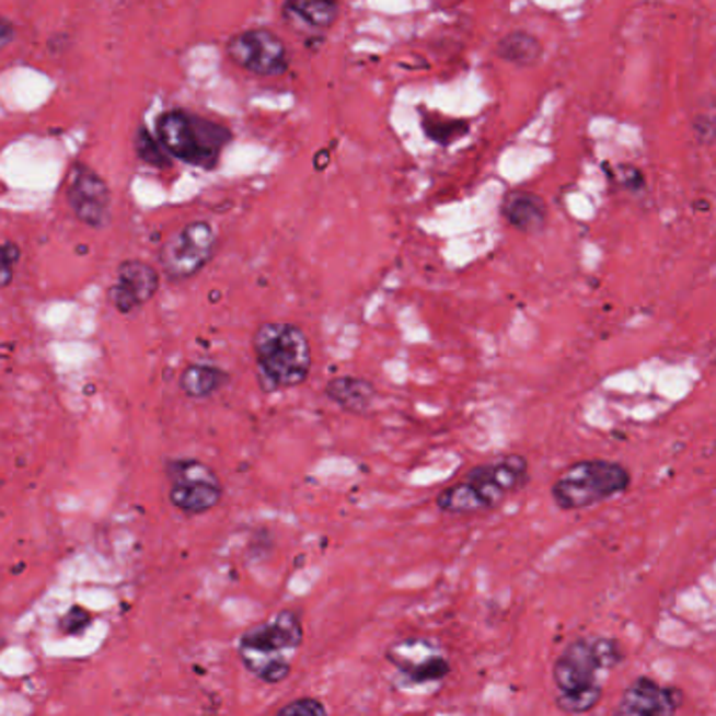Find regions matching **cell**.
Listing matches in <instances>:
<instances>
[{"mask_svg":"<svg viewBox=\"0 0 716 716\" xmlns=\"http://www.w3.org/2000/svg\"><path fill=\"white\" fill-rule=\"evenodd\" d=\"M624 660V647L612 637H578L563 647L553 665L557 706L565 715H587L603 695V677Z\"/></svg>","mask_w":716,"mask_h":716,"instance_id":"1","label":"cell"},{"mask_svg":"<svg viewBox=\"0 0 716 716\" xmlns=\"http://www.w3.org/2000/svg\"><path fill=\"white\" fill-rule=\"evenodd\" d=\"M530 482V462L521 454H505L473 466L461 482L437 494V509L446 515H477L503 505Z\"/></svg>","mask_w":716,"mask_h":716,"instance_id":"2","label":"cell"},{"mask_svg":"<svg viewBox=\"0 0 716 716\" xmlns=\"http://www.w3.org/2000/svg\"><path fill=\"white\" fill-rule=\"evenodd\" d=\"M305 640L301 615L281 610L244 631L235 645L242 666L267 685H278L292 672V662Z\"/></svg>","mask_w":716,"mask_h":716,"instance_id":"3","label":"cell"},{"mask_svg":"<svg viewBox=\"0 0 716 716\" xmlns=\"http://www.w3.org/2000/svg\"><path fill=\"white\" fill-rule=\"evenodd\" d=\"M256 381L265 393L305 383L311 370L308 334L290 322H265L253 336Z\"/></svg>","mask_w":716,"mask_h":716,"instance_id":"4","label":"cell"},{"mask_svg":"<svg viewBox=\"0 0 716 716\" xmlns=\"http://www.w3.org/2000/svg\"><path fill=\"white\" fill-rule=\"evenodd\" d=\"M155 135L173 160L212 171L233 139L230 128L187 109L162 112Z\"/></svg>","mask_w":716,"mask_h":716,"instance_id":"5","label":"cell"},{"mask_svg":"<svg viewBox=\"0 0 716 716\" xmlns=\"http://www.w3.org/2000/svg\"><path fill=\"white\" fill-rule=\"evenodd\" d=\"M633 484L631 471L615 461L589 459L569 464L551 487L559 511H585L624 494Z\"/></svg>","mask_w":716,"mask_h":716,"instance_id":"6","label":"cell"},{"mask_svg":"<svg viewBox=\"0 0 716 716\" xmlns=\"http://www.w3.org/2000/svg\"><path fill=\"white\" fill-rule=\"evenodd\" d=\"M169 500L185 515H205L219 507L223 498V484L212 466L198 459L166 461Z\"/></svg>","mask_w":716,"mask_h":716,"instance_id":"7","label":"cell"},{"mask_svg":"<svg viewBox=\"0 0 716 716\" xmlns=\"http://www.w3.org/2000/svg\"><path fill=\"white\" fill-rule=\"evenodd\" d=\"M217 251V233L208 221H192L173 233L160 249V265L169 280L198 276Z\"/></svg>","mask_w":716,"mask_h":716,"instance_id":"8","label":"cell"},{"mask_svg":"<svg viewBox=\"0 0 716 716\" xmlns=\"http://www.w3.org/2000/svg\"><path fill=\"white\" fill-rule=\"evenodd\" d=\"M228 55L235 66L255 77H281L290 68L286 43L267 27H251L233 34L228 41Z\"/></svg>","mask_w":716,"mask_h":716,"instance_id":"9","label":"cell"},{"mask_svg":"<svg viewBox=\"0 0 716 716\" xmlns=\"http://www.w3.org/2000/svg\"><path fill=\"white\" fill-rule=\"evenodd\" d=\"M66 203L78 221L93 230H103L112 221V192L89 164H72L66 177Z\"/></svg>","mask_w":716,"mask_h":716,"instance_id":"10","label":"cell"},{"mask_svg":"<svg viewBox=\"0 0 716 716\" xmlns=\"http://www.w3.org/2000/svg\"><path fill=\"white\" fill-rule=\"evenodd\" d=\"M384 658L409 685L439 683L452 670L448 656L441 651L436 640L423 637L393 643L386 649Z\"/></svg>","mask_w":716,"mask_h":716,"instance_id":"11","label":"cell"},{"mask_svg":"<svg viewBox=\"0 0 716 716\" xmlns=\"http://www.w3.org/2000/svg\"><path fill=\"white\" fill-rule=\"evenodd\" d=\"M160 288V274L150 263L139 258H127L118 265L116 278L107 290L112 308L120 313H132L143 308L155 297Z\"/></svg>","mask_w":716,"mask_h":716,"instance_id":"12","label":"cell"},{"mask_svg":"<svg viewBox=\"0 0 716 716\" xmlns=\"http://www.w3.org/2000/svg\"><path fill=\"white\" fill-rule=\"evenodd\" d=\"M681 706L683 691L679 688L639 677L622 693L614 716H677Z\"/></svg>","mask_w":716,"mask_h":716,"instance_id":"13","label":"cell"},{"mask_svg":"<svg viewBox=\"0 0 716 716\" xmlns=\"http://www.w3.org/2000/svg\"><path fill=\"white\" fill-rule=\"evenodd\" d=\"M503 217L515 230L534 235L546 226V205L528 189H512L503 200Z\"/></svg>","mask_w":716,"mask_h":716,"instance_id":"14","label":"cell"},{"mask_svg":"<svg viewBox=\"0 0 716 716\" xmlns=\"http://www.w3.org/2000/svg\"><path fill=\"white\" fill-rule=\"evenodd\" d=\"M340 7L326 0H292L281 7V15L297 30L324 32L336 24Z\"/></svg>","mask_w":716,"mask_h":716,"instance_id":"15","label":"cell"},{"mask_svg":"<svg viewBox=\"0 0 716 716\" xmlns=\"http://www.w3.org/2000/svg\"><path fill=\"white\" fill-rule=\"evenodd\" d=\"M326 397L338 408L363 414L377 400V386L359 377H334L326 384Z\"/></svg>","mask_w":716,"mask_h":716,"instance_id":"16","label":"cell"},{"mask_svg":"<svg viewBox=\"0 0 716 716\" xmlns=\"http://www.w3.org/2000/svg\"><path fill=\"white\" fill-rule=\"evenodd\" d=\"M230 383V374L210 363H189L181 372V391L192 400H208Z\"/></svg>","mask_w":716,"mask_h":716,"instance_id":"17","label":"cell"},{"mask_svg":"<svg viewBox=\"0 0 716 716\" xmlns=\"http://www.w3.org/2000/svg\"><path fill=\"white\" fill-rule=\"evenodd\" d=\"M496 55L512 66L530 68L542 57V45L534 34L526 30H515L498 41Z\"/></svg>","mask_w":716,"mask_h":716,"instance_id":"18","label":"cell"},{"mask_svg":"<svg viewBox=\"0 0 716 716\" xmlns=\"http://www.w3.org/2000/svg\"><path fill=\"white\" fill-rule=\"evenodd\" d=\"M132 143H135V152H137V155H139L146 164L155 166V169H160V171L171 169L173 158H171V154L166 152V148L162 146V141L158 139V135H152L150 128H139V130L135 132Z\"/></svg>","mask_w":716,"mask_h":716,"instance_id":"19","label":"cell"},{"mask_svg":"<svg viewBox=\"0 0 716 716\" xmlns=\"http://www.w3.org/2000/svg\"><path fill=\"white\" fill-rule=\"evenodd\" d=\"M423 127H425V132H427L429 139H434V141L441 143V146H448V143H452L454 139H459V137H462L469 130V123L431 116V118H425L423 120Z\"/></svg>","mask_w":716,"mask_h":716,"instance_id":"20","label":"cell"},{"mask_svg":"<svg viewBox=\"0 0 716 716\" xmlns=\"http://www.w3.org/2000/svg\"><path fill=\"white\" fill-rule=\"evenodd\" d=\"M91 622H93V614H91L86 608H82V605H72L66 614L59 617L57 628H59L63 635H68V637H78V635H82V633L91 626Z\"/></svg>","mask_w":716,"mask_h":716,"instance_id":"21","label":"cell"},{"mask_svg":"<svg viewBox=\"0 0 716 716\" xmlns=\"http://www.w3.org/2000/svg\"><path fill=\"white\" fill-rule=\"evenodd\" d=\"M276 716H331V713L317 697H297L281 706Z\"/></svg>","mask_w":716,"mask_h":716,"instance_id":"22","label":"cell"},{"mask_svg":"<svg viewBox=\"0 0 716 716\" xmlns=\"http://www.w3.org/2000/svg\"><path fill=\"white\" fill-rule=\"evenodd\" d=\"M20 256H22V251L15 242L11 240H4L2 244V286H11L13 281V272H15V265L20 263Z\"/></svg>","mask_w":716,"mask_h":716,"instance_id":"23","label":"cell"},{"mask_svg":"<svg viewBox=\"0 0 716 716\" xmlns=\"http://www.w3.org/2000/svg\"><path fill=\"white\" fill-rule=\"evenodd\" d=\"M614 180L620 187H624V189H643L645 187V177H643V173H640L639 169H635V166H617L614 171Z\"/></svg>","mask_w":716,"mask_h":716,"instance_id":"24","label":"cell"},{"mask_svg":"<svg viewBox=\"0 0 716 716\" xmlns=\"http://www.w3.org/2000/svg\"><path fill=\"white\" fill-rule=\"evenodd\" d=\"M693 132L695 139L702 143H715L716 141V116H697L693 120Z\"/></svg>","mask_w":716,"mask_h":716,"instance_id":"25","label":"cell"},{"mask_svg":"<svg viewBox=\"0 0 716 716\" xmlns=\"http://www.w3.org/2000/svg\"><path fill=\"white\" fill-rule=\"evenodd\" d=\"M15 36V30H13V24L9 22V18H0V45L7 47Z\"/></svg>","mask_w":716,"mask_h":716,"instance_id":"26","label":"cell"}]
</instances>
